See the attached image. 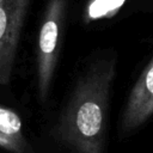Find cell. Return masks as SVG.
<instances>
[{"instance_id": "obj_2", "label": "cell", "mask_w": 153, "mask_h": 153, "mask_svg": "<svg viewBox=\"0 0 153 153\" xmlns=\"http://www.w3.org/2000/svg\"><path fill=\"white\" fill-rule=\"evenodd\" d=\"M72 0H47L37 39V84L42 100L48 96L59 47Z\"/></svg>"}, {"instance_id": "obj_7", "label": "cell", "mask_w": 153, "mask_h": 153, "mask_svg": "<svg viewBox=\"0 0 153 153\" xmlns=\"http://www.w3.org/2000/svg\"><path fill=\"white\" fill-rule=\"evenodd\" d=\"M136 5H140L142 8L148 7V8H153V0H135Z\"/></svg>"}, {"instance_id": "obj_6", "label": "cell", "mask_w": 153, "mask_h": 153, "mask_svg": "<svg viewBox=\"0 0 153 153\" xmlns=\"http://www.w3.org/2000/svg\"><path fill=\"white\" fill-rule=\"evenodd\" d=\"M126 1L127 0H86L81 13L84 24L115 17Z\"/></svg>"}, {"instance_id": "obj_1", "label": "cell", "mask_w": 153, "mask_h": 153, "mask_svg": "<svg viewBox=\"0 0 153 153\" xmlns=\"http://www.w3.org/2000/svg\"><path fill=\"white\" fill-rule=\"evenodd\" d=\"M115 73V55L93 61L61 114L56 136L75 153H103L105 115Z\"/></svg>"}, {"instance_id": "obj_3", "label": "cell", "mask_w": 153, "mask_h": 153, "mask_svg": "<svg viewBox=\"0 0 153 153\" xmlns=\"http://www.w3.org/2000/svg\"><path fill=\"white\" fill-rule=\"evenodd\" d=\"M32 0H0V86L11 81L24 23Z\"/></svg>"}, {"instance_id": "obj_5", "label": "cell", "mask_w": 153, "mask_h": 153, "mask_svg": "<svg viewBox=\"0 0 153 153\" xmlns=\"http://www.w3.org/2000/svg\"><path fill=\"white\" fill-rule=\"evenodd\" d=\"M0 147L12 153H31L19 115L2 105H0Z\"/></svg>"}, {"instance_id": "obj_4", "label": "cell", "mask_w": 153, "mask_h": 153, "mask_svg": "<svg viewBox=\"0 0 153 153\" xmlns=\"http://www.w3.org/2000/svg\"><path fill=\"white\" fill-rule=\"evenodd\" d=\"M153 115V56L134 84L121 118V131L128 133Z\"/></svg>"}]
</instances>
